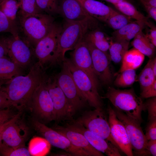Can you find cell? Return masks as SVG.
Returning <instances> with one entry per match:
<instances>
[{
    "mask_svg": "<svg viewBox=\"0 0 156 156\" xmlns=\"http://www.w3.org/2000/svg\"><path fill=\"white\" fill-rule=\"evenodd\" d=\"M39 62L31 68L28 74L17 75L8 81L1 88L6 93L12 106L21 110L29 105L36 88L45 78Z\"/></svg>",
    "mask_w": 156,
    "mask_h": 156,
    "instance_id": "cell-1",
    "label": "cell"
},
{
    "mask_svg": "<svg viewBox=\"0 0 156 156\" xmlns=\"http://www.w3.org/2000/svg\"><path fill=\"white\" fill-rule=\"evenodd\" d=\"M93 17L79 21H66L62 26L55 52L51 64L62 63L66 52L73 50L81 42L87 32L97 28V23Z\"/></svg>",
    "mask_w": 156,
    "mask_h": 156,
    "instance_id": "cell-2",
    "label": "cell"
},
{
    "mask_svg": "<svg viewBox=\"0 0 156 156\" xmlns=\"http://www.w3.org/2000/svg\"><path fill=\"white\" fill-rule=\"evenodd\" d=\"M53 16L40 13L18 18V36L35 47L48 34L54 23Z\"/></svg>",
    "mask_w": 156,
    "mask_h": 156,
    "instance_id": "cell-3",
    "label": "cell"
},
{
    "mask_svg": "<svg viewBox=\"0 0 156 156\" xmlns=\"http://www.w3.org/2000/svg\"><path fill=\"white\" fill-rule=\"evenodd\" d=\"M101 98L108 99L114 108L141 124L142 112L144 111V103L133 89L121 90L109 87Z\"/></svg>",
    "mask_w": 156,
    "mask_h": 156,
    "instance_id": "cell-4",
    "label": "cell"
},
{
    "mask_svg": "<svg viewBox=\"0 0 156 156\" xmlns=\"http://www.w3.org/2000/svg\"><path fill=\"white\" fill-rule=\"evenodd\" d=\"M69 69L78 89L88 103L95 109L102 108L101 98L98 93V87L85 72L75 66L69 59L64 61Z\"/></svg>",
    "mask_w": 156,
    "mask_h": 156,
    "instance_id": "cell-5",
    "label": "cell"
},
{
    "mask_svg": "<svg viewBox=\"0 0 156 156\" xmlns=\"http://www.w3.org/2000/svg\"><path fill=\"white\" fill-rule=\"evenodd\" d=\"M62 64L61 70L55 78L74 115L77 111L84 107L88 102L76 85L68 68L64 62Z\"/></svg>",
    "mask_w": 156,
    "mask_h": 156,
    "instance_id": "cell-6",
    "label": "cell"
},
{
    "mask_svg": "<svg viewBox=\"0 0 156 156\" xmlns=\"http://www.w3.org/2000/svg\"><path fill=\"white\" fill-rule=\"evenodd\" d=\"M75 122L107 140L119 149L112 136L108 120L102 108L86 112Z\"/></svg>",
    "mask_w": 156,
    "mask_h": 156,
    "instance_id": "cell-7",
    "label": "cell"
},
{
    "mask_svg": "<svg viewBox=\"0 0 156 156\" xmlns=\"http://www.w3.org/2000/svg\"><path fill=\"white\" fill-rule=\"evenodd\" d=\"M118 119L125 128L133 154L138 156L150 155L146 150L148 140L140 126L141 124L123 112L113 108Z\"/></svg>",
    "mask_w": 156,
    "mask_h": 156,
    "instance_id": "cell-8",
    "label": "cell"
},
{
    "mask_svg": "<svg viewBox=\"0 0 156 156\" xmlns=\"http://www.w3.org/2000/svg\"><path fill=\"white\" fill-rule=\"evenodd\" d=\"M32 124L37 133L43 136L51 145L63 149L72 156H90L85 151L73 145L64 135L38 120L33 119Z\"/></svg>",
    "mask_w": 156,
    "mask_h": 156,
    "instance_id": "cell-9",
    "label": "cell"
},
{
    "mask_svg": "<svg viewBox=\"0 0 156 156\" xmlns=\"http://www.w3.org/2000/svg\"><path fill=\"white\" fill-rule=\"evenodd\" d=\"M45 78L35 90L29 105L35 114L47 122L54 120L53 103L47 90Z\"/></svg>",
    "mask_w": 156,
    "mask_h": 156,
    "instance_id": "cell-10",
    "label": "cell"
},
{
    "mask_svg": "<svg viewBox=\"0 0 156 156\" xmlns=\"http://www.w3.org/2000/svg\"><path fill=\"white\" fill-rule=\"evenodd\" d=\"M47 87L53 103L54 120L59 122L71 120L73 114L63 91L57 83L56 78L46 79Z\"/></svg>",
    "mask_w": 156,
    "mask_h": 156,
    "instance_id": "cell-11",
    "label": "cell"
},
{
    "mask_svg": "<svg viewBox=\"0 0 156 156\" xmlns=\"http://www.w3.org/2000/svg\"><path fill=\"white\" fill-rule=\"evenodd\" d=\"M62 28L61 25L55 22L48 34L35 46V54L41 66L51 60L56 50Z\"/></svg>",
    "mask_w": 156,
    "mask_h": 156,
    "instance_id": "cell-12",
    "label": "cell"
},
{
    "mask_svg": "<svg viewBox=\"0 0 156 156\" xmlns=\"http://www.w3.org/2000/svg\"><path fill=\"white\" fill-rule=\"evenodd\" d=\"M20 114H16L9 121L2 133L3 142L15 148L24 146L28 135L27 127L19 120Z\"/></svg>",
    "mask_w": 156,
    "mask_h": 156,
    "instance_id": "cell-13",
    "label": "cell"
},
{
    "mask_svg": "<svg viewBox=\"0 0 156 156\" xmlns=\"http://www.w3.org/2000/svg\"><path fill=\"white\" fill-rule=\"evenodd\" d=\"M86 43L90 53L94 68L99 80L105 84H110L112 81L113 75L109 55L92 44Z\"/></svg>",
    "mask_w": 156,
    "mask_h": 156,
    "instance_id": "cell-14",
    "label": "cell"
},
{
    "mask_svg": "<svg viewBox=\"0 0 156 156\" xmlns=\"http://www.w3.org/2000/svg\"><path fill=\"white\" fill-rule=\"evenodd\" d=\"M110 133L119 149L128 156L133 155L131 145L124 125L117 118L113 109L109 105L107 109Z\"/></svg>",
    "mask_w": 156,
    "mask_h": 156,
    "instance_id": "cell-15",
    "label": "cell"
},
{
    "mask_svg": "<svg viewBox=\"0 0 156 156\" xmlns=\"http://www.w3.org/2000/svg\"><path fill=\"white\" fill-rule=\"evenodd\" d=\"M8 55L19 67H24L30 63L32 53L29 44L19 36L7 37Z\"/></svg>",
    "mask_w": 156,
    "mask_h": 156,
    "instance_id": "cell-16",
    "label": "cell"
},
{
    "mask_svg": "<svg viewBox=\"0 0 156 156\" xmlns=\"http://www.w3.org/2000/svg\"><path fill=\"white\" fill-rule=\"evenodd\" d=\"M66 126L70 129L83 135L93 147L102 153L108 156H121L119 150L116 147L82 125L74 121Z\"/></svg>",
    "mask_w": 156,
    "mask_h": 156,
    "instance_id": "cell-17",
    "label": "cell"
},
{
    "mask_svg": "<svg viewBox=\"0 0 156 156\" xmlns=\"http://www.w3.org/2000/svg\"><path fill=\"white\" fill-rule=\"evenodd\" d=\"M70 55L69 59L72 63L87 73L98 87L99 80L93 67L90 53L87 43L82 40L73 50Z\"/></svg>",
    "mask_w": 156,
    "mask_h": 156,
    "instance_id": "cell-18",
    "label": "cell"
},
{
    "mask_svg": "<svg viewBox=\"0 0 156 156\" xmlns=\"http://www.w3.org/2000/svg\"><path fill=\"white\" fill-rule=\"evenodd\" d=\"M59 14L66 21H81L93 17L77 0H60Z\"/></svg>",
    "mask_w": 156,
    "mask_h": 156,
    "instance_id": "cell-19",
    "label": "cell"
},
{
    "mask_svg": "<svg viewBox=\"0 0 156 156\" xmlns=\"http://www.w3.org/2000/svg\"><path fill=\"white\" fill-rule=\"evenodd\" d=\"M64 135L75 146L88 153L90 156H103V153L97 150L89 143L81 133L67 127L57 125L55 129Z\"/></svg>",
    "mask_w": 156,
    "mask_h": 156,
    "instance_id": "cell-20",
    "label": "cell"
},
{
    "mask_svg": "<svg viewBox=\"0 0 156 156\" xmlns=\"http://www.w3.org/2000/svg\"><path fill=\"white\" fill-rule=\"evenodd\" d=\"M82 5L90 16L105 23L115 10L103 3L95 0H85Z\"/></svg>",
    "mask_w": 156,
    "mask_h": 156,
    "instance_id": "cell-21",
    "label": "cell"
},
{
    "mask_svg": "<svg viewBox=\"0 0 156 156\" xmlns=\"http://www.w3.org/2000/svg\"><path fill=\"white\" fill-rule=\"evenodd\" d=\"M145 25L143 23L134 21L121 28L113 32L111 39L114 40L126 41L130 42L136 34L142 31Z\"/></svg>",
    "mask_w": 156,
    "mask_h": 156,
    "instance_id": "cell-22",
    "label": "cell"
},
{
    "mask_svg": "<svg viewBox=\"0 0 156 156\" xmlns=\"http://www.w3.org/2000/svg\"><path fill=\"white\" fill-rule=\"evenodd\" d=\"M111 40V38H109L103 31L96 28L88 31L82 40L91 43L99 49L107 53Z\"/></svg>",
    "mask_w": 156,
    "mask_h": 156,
    "instance_id": "cell-23",
    "label": "cell"
},
{
    "mask_svg": "<svg viewBox=\"0 0 156 156\" xmlns=\"http://www.w3.org/2000/svg\"><path fill=\"white\" fill-rule=\"evenodd\" d=\"M112 4L118 11L133 19L143 23L150 28L154 26L149 21L148 18L138 11L131 2L124 1Z\"/></svg>",
    "mask_w": 156,
    "mask_h": 156,
    "instance_id": "cell-24",
    "label": "cell"
},
{
    "mask_svg": "<svg viewBox=\"0 0 156 156\" xmlns=\"http://www.w3.org/2000/svg\"><path fill=\"white\" fill-rule=\"evenodd\" d=\"M144 56L134 48L128 50L123 57L118 73L125 70H135L138 68L143 62Z\"/></svg>",
    "mask_w": 156,
    "mask_h": 156,
    "instance_id": "cell-25",
    "label": "cell"
},
{
    "mask_svg": "<svg viewBox=\"0 0 156 156\" xmlns=\"http://www.w3.org/2000/svg\"><path fill=\"white\" fill-rule=\"evenodd\" d=\"M133 47L150 58L154 57L155 47L142 31L135 36L131 42Z\"/></svg>",
    "mask_w": 156,
    "mask_h": 156,
    "instance_id": "cell-26",
    "label": "cell"
},
{
    "mask_svg": "<svg viewBox=\"0 0 156 156\" xmlns=\"http://www.w3.org/2000/svg\"><path fill=\"white\" fill-rule=\"evenodd\" d=\"M129 42L126 41L114 40L111 38L108 50L111 60L115 63L122 62L125 54L128 50Z\"/></svg>",
    "mask_w": 156,
    "mask_h": 156,
    "instance_id": "cell-27",
    "label": "cell"
},
{
    "mask_svg": "<svg viewBox=\"0 0 156 156\" xmlns=\"http://www.w3.org/2000/svg\"><path fill=\"white\" fill-rule=\"evenodd\" d=\"M20 69L6 56L0 58V79L8 81L20 75Z\"/></svg>",
    "mask_w": 156,
    "mask_h": 156,
    "instance_id": "cell-28",
    "label": "cell"
},
{
    "mask_svg": "<svg viewBox=\"0 0 156 156\" xmlns=\"http://www.w3.org/2000/svg\"><path fill=\"white\" fill-rule=\"evenodd\" d=\"M51 145L44 138L36 137L31 140L28 149L31 155L44 156L49 152Z\"/></svg>",
    "mask_w": 156,
    "mask_h": 156,
    "instance_id": "cell-29",
    "label": "cell"
},
{
    "mask_svg": "<svg viewBox=\"0 0 156 156\" xmlns=\"http://www.w3.org/2000/svg\"><path fill=\"white\" fill-rule=\"evenodd\" d=\"M19 8L17 18L27 17L37 13H44L39 8L36 0H18Z\"/></svg>",
    "mask_w": 156,
    "mask_h": 156,
    "instance_id": "cell-30",
    "label": "cell"
},
{
    "mask_svg": "<svg viewBox=\"0 0 156 156\" xmlns=\"http://www.w3.org/2000/svg\"><path fill=\"white\" fill-rule=\"evenodd\" d=\"M19 8L18 0H4L0 4L1 10L17 27V14Z\"/></svg>",
    "mask_w": 156,
    "mask_h": 156,
    "instance_id": "cell-31",
    "label": "cell"
},
{
    "mask_svg": "<svg viewBox=\"0 0 156 156\" xmlns=\"http://www.w3.org/2000/svg\"><path fill=\"white\" fill-rule=\"evenodd\" d=\"M118 73L114 81V85L117 87L124 88L130 87L138 80L135 70L128 69Z\"/></svg>",
    "mask_w": 156,
    "mask_h": 156,
    "instance_id": "cell-32",
    "label": "cell"
},
{
    "mask_svg": "<svg viewBox=\"0 0 156 156\" xmlns=\"http://www.w3.org/2000/svg\"><path fill=\"white\" fill-rule=\"evenodd\" d=\"M156 80L151 66V58L140 73L138 78L141 91L151 86Z\"/></svg>",
    "mask_w": 156,
    "mask_h": 156,
    "instance_id": "cell-33",
    "label": "cell"
},
{
    "mask_svg": "<svg viewBox=\"0 0 156 156\" xmlns=\"http://www.w3.org/2000/svg\"><path fill=\"white\" fill-rule=\"evenodd\" d=\"M133 21L132 19L115 10L105 23L113 29L116 30Z\"/></svg>",
    "mask_w": 156,
    "mask_h": 156,
    "instance_id": "cell-34",
    "label": "cell"
},
{
    "mask_svg": "<svg viewBox=\"0 0 156 156\" xmlns=\"http://www.w3.org/2000/svg\"><path fill=\"white\" fill-rule=\"evenodd\" d=\"M40 9L51 16L59 14L60 0H36Z\"/></svg>",
    "mask_w": 156,
    "mask_h": 156,
    "instance_id": "cell-35",
    "label": "cell"
},
{
    "mask_svg": "<svg viewBox=\"0 0 156 156\" xmlns=\"http://www.w3.org/2000/svg\"><path fill=\"white\" fill-rule=\"evenodd\" d=\"M0 154L5 156L31 155L28 149L24 146L15 148L10 146L3 142L0 144Z\"/></svg>",
    "mask_w": 156,
    "mask_h": 156,
    "instance_id": "cell-36",
    "label": "cell"
},
{
    "mask_svg": "<svg viewBox=\"0 0 156 156\" xmlns=\"http://www.w3.org/2000/svg\"><path fill=\"white\" fill-rule=\"evenodd\" d=\"M9 33L14 37L18 36L17 27L0 9V33Z\"/></svg>",
    "mask_w": 156,
    "mask_h": 156,
    "instance_id": "cell-37",
    "label": "cell"
},
{
    "mask_svg": "<svg viewBox=\"0 0 156 156\" xmlns=\"http://www.w3.org/2000/svg\"><path fill=\"white\" fill-rule=\"evenodd\" d=\"M150 98L144 103V111L148 112V120L156 119V96Z\"/></svg>",
    "mask_w": 156,
    "mask_h": 156,
    "instance_id": "cell-38",
    "label": "cell"
},
{
    "mask_svg": "<svg viewBox=\"0 0 156 156\" xmlns=\"http://www.w3.org/2000/svg\"><path fill=\"white\" fill-rule=\"evenodd\" d=\"M145 134L148 141L156 140V119L149 120Z\"/></svg>",
    "mask_w": 156,
    "mask_h": 156,
    "instance_id": "cell-39",
    "label": "cell"
},
{
    "mask_svg": "<svg viewBox=\"0 0 156 156\" xmlns=\"http://www.w3.org/2000/svg\"><path fill=\"white\" fill-rule=\"evenodd\" d=\"M10 107L0 110V127L14 117V114Z\"/></svg>",
    "mask_w": 156,
    "mask_h": 156,
    "instance_id": "cell-40",
    "label": "cell"
},
{
    "mask_svg": "<svg viewBox=\"0 0 156 156\" xmlns=\"http://www.w3.org/2000/svg\"><path fill=\"white\" fill-rule=\"evenodd\" d=\"M142 98L147 99L156 96V80L151 86L141 91Z\"/></svg>",
    "mask_w": 156,
    "mask_h": 156,
    "instance_id": "cell-41",
    "label": "cell"
},
{
    "mask_svg": "<svg viewBox=\"0 0 156 156\" xmlns=\"http://www.w3.org/2000/svg\"><path fill=\"white\" fill-rule=\"evenodd\" d=\"M12 106L6 93L1 88L0 90V110L10 107Z\"/></svg>",
    "mask_w": 156,
    "mask_h": 156,
    "instance_id": "cell-42",
    "label": "cell"
},
{
    "mask_svg": "<svg viewBox=\"0 0 156 156\" xmlns=\"http://www.w3.org/2000/svg\"><path fill=\"white\" fill-rule=\"evenodd\" d=\"M7 55V37L0 35V58Z\"/></svg>",
    "mask_w": 156,
    "mask_h": 156,
    "instance_id": "cell-43",
    "label": "cell"
},
{
    "mask_svg": "<svg viewBox=\"0 0 156 156\" xmlns=\"http://www.w3.org/2000/svg\"><path fill=\"white\" fill-rule=\"evenodd\" d=\"M146 150L149 155L156 156V140L148 141Z\"/></svg>",
    "mask_w": 156,
    "mask_h": 156,
    "instance_id": "cell-44",
    "label": "cell"
},
{
    "mask_svg": "<svg viewBox=\"0 0 156 156\" xmlns=\"http://www.w3.org/2000/svg\"><path fill=\"white\" fill-rule=\"evenodd\" d=\"M149 33L146 35L151 43L156 46V28L155 26L150 28Z\"/></svg>",
    "mask_w": 156,
    "mask_h": 156,
    "instance_id": "cell-45",
    "label": "cell"
},
{
    "mask_svg": "<svg viewBox=\"0 0 156 156\" xmlns=\"http://www.w3.org/2000/svg\"><path fill=\"white\" fill-rule=\"evenodd\" d=\"M148 16L156 21V7L143 5Z\"/></svg>",
    "mask_w": 156,
    "mask_h": 156,
    "instance_id": "cell-46",
    "label": "cell"
},
{
    "mask_svg": "<svg viewBox=\"0 0 156 156\" xmlns=\"http://www.w3.org/2000/svg\"><path fill=\"white\" fill-rule=\"evenodd\" d=\"M143 5L156 7V0H139Z\"/></svg>",
    "mask_w": 156,
    "mask_h": 156,
    "instance_id": "cell-47",
    "label": "cell"
},
{
    "mask_svg": "<svg viewBox=\"0 0 156 156\" xmlns=\"http://www.w3.org/2000/svg\"><path fill=\"white\" fill-rule=\"evenodd\" d=\"M151 66L154 74L156 77V58H151Z\"/></svg>",
    "mask_w": 156,
    "mask_h": 156,
    "instance_id": "cell-48",
    "label": "cell"
},
{
    "mask_svg": "<svg viewBox=\"0 0 156 156\" xmlns=\"http://www.w3.org/2000/svg\"><path fill=\"white\" fill-rule=\"evenodd\" d=\"M7 122L4 124L2 125L1 127H0V144L2 142V133L3 132L6 127V125H7L8 123V121Z\"/></svg>",
    "mask_w": 156,
    "mask_h": 156,
    "instance_id": "cell-49",
    "label": "cell"
},
{
    "mask_svg": "<svg viewBox=\"0 0 156 156\" xmlns=\"http://www.w3.org/2000/svg\"><path fill=\"white\" fill-rule=\"evenodd\" d=\"M106 1L112 3V4L114 3H117L124 1H128L131 2L132 0H102Z\"/></svg>",
    "mask_w": 156,
    "mask_h": 156,
    "instance_id": "cell-50",
    "label": "cell"
},
{
    "mask_svg": "<svg viewBox=\"0 0 156 156\" xmlns=\"http://www.w3.org/2000/svg\"><path fill=\"white\" fill-rule=\"evenodd\" d=\"M8 81L0 79V90Z\"/></svg>",
    "mask_w": 156,
    "mask_h": 156,
    "instance_id": "cell-51",
    "label": "cell"
},
{
    "mask_svg": "<svg viewBox=\"0 0 156 156\" xmlns=\"http://www.w3.org/2000/svg\"><path fill=\"white\" fill-rule=\"evenodd\" d=\"M82 5V3L85 0H77Z\"/></svg>",
    "mask_w": 156,
    "mask_h": 156,
    "instance_id": "cell-52",
    "label": "cell"
},
{
    "mask_svg": "<svg viewBox=\"0 0 156 156\" xmlns=\"http://www.w3.org/2000/svg\"><path fill=\"white\" fill-rule=\"evenodd\" d=\"M4 0H0V4Z\"/></svg>",
    "mask_w": 156,
    "mask_h": 156,
    "instance_id": "cell-53",
    "label": "cell"
}]
</instances>
